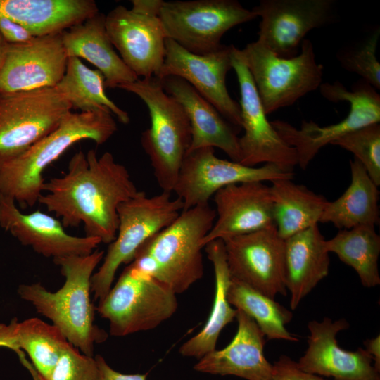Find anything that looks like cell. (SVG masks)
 <instances>
[{"label":"cell","instance_id":"obj_31","mask_svg":"<svg viewBox=\"0 0 380 380\" xmlns=\"http://www.w3.org/2000/svg\"><path fill=\"white\" fill-rule=\"evenodd\" d=\"M104 82L99 70L88 68L80 58L69 57L65 74L56 87L65 96L72 109L81 112L108 109L120 122L128 124L129 114L106 96Z\"/></svg>","mask_w":380,"mask_h":380},{"label":"cell","instance_id":"obj_17","mask_svg":"<svg viewBox=\"0 0 380 380\" xmlns=\"http://www.w3.org/2000/svg\"><path fill=\"white\" fill-rule=\"evenodd\" d=\"M334 0H261L251 10L260 18L257 41L279 57L289 58L308 32L332 22Z\"/></svg>","mask_w":380,"mask_h":380},{"label":"cell","instance_id":"obj_1","mask_svg":"<svg viewBox=\"0 0 380 380\" xmlns=\"http://www.w3.org/2000/svg\"><path fill=\"white\" fill-rule=\"evenodd\" d=\"M38 203L61 217L65 228L84 226L86 236L110 243L118 228V206L139 191L125 165L112 153H75L61 177L44 182Z\"/></svg>","mask_w":380,"mask_h":380},{"label":"cell","instance_id":"obj_5","mask_svg":"<svg viewBox=\"0 0 380 380\" xmlns=\"http://www.w3.org/2000/svg\"><path fill=\"white\" fill-rule=\"evenodd\" d=\"M117 88L136 94L148 107L151 125L141 134V146L159 186L172 193L191 143V125L184 108L156 77L138 78Z\"/></svg>","mask_w":380,"mask_h":380},{"label":"cell","instance_id":"obj_22","mask_svg":"<svg viewBox=\"0 0 380 380\" xmlns=\"http://www.w3.org/2000/svg\"><path fill=\"white\" fill-rule=\"evenodd\" d=\"M238 329L232 341L215 350L194 365L196 371L215 375H234L246 380H270L272 365L264 355L265 335L255 322L241 310L235 317Z\"/></svg>","mask_w":380,"mask_h":380},{"label":"cell","instance_id":"obj_6","mask_svg":"<svg viewBox=\"0 0 380 380\" xmlns=\"http://www.w3.org/2000/svg\"><path fill=\"white\" fill-rule=\"evenodd\" d=\"M179 198L162 191L153 196L140 193L121 203L118 208V228L109 243L97 272L91 279V291L101 301L112 287L115 273L122 264H129L136 252L148 239L170 225L183 210Z\"/></svg>","mask_w":380,"mask_h":380},{"label":"cell","instance_id":"obj_12","mask_svg":"<svg viewBox=\"0 0 380 380\" xmlns=\"http://www.w3.org/2000/svg\"><path fill=\"white\" fill-rule=\"evenodd\" d=\"M293 172H286L274 164L250 167L217 158L214 148L189 152L184 159L172 192L183 202L186 210L208 204L220 189L247 182L292 179Z\"/></svg>","mask_w":380,"mask_h":380},{"label":"cell","instance_id":"obj_24","mask_svg":"<svg viewBox=\"0 0 380 380\" xmlns=\"http://www.w3.org/2000/svg\"><path fill=\"white\" fill-rule=\"evenodd\" d=\"M106 15L97 13L62 32L68 58H84L103 75L106 88L132 82L139 77L114 50L106 30Z\"/></svg>","mask_w":380,"mask_h":380},{"label":"cell","instance_id":"obj_33","mask_svg":"<svg viewBox=\"0 0 380 380\" xmlns=\"http://www.w3.org/2000/svg\"><path fill=\"white\" fill-rule=\"evenodd\" d=\"M227 296L229 304L250 316L267 339L298 341L285 327L292 312L274 299L232 278Z\"/></svg>","mask_w":380,"mask_h":380},{"label":"cell","instance_id":"obj_23","mask_svg":"<svg viewBox=\"0 0 380 380\" xmlns=\"http://www.w3.org/2000/svg\"><path fill=\"white\" fill-rule=\"evenodd\" d=\"M160 81L165 92L181 104L189 118L191 143L188 153L198 148L215 147L232 160L239 163L241 155L236 129L219 111L183 79L169 76Z\"/></svg>","mask_w":380,"mask_h":380},{"label":"cell","instance_id":"obj_16","mask_svg":"<svg viewBox=\"0 0 380 380\" xmlns=\"http://www.w3.org/2000/svg\"><path fill=\"white\" fill-rule=\"evenodd\" d=\"M105 25L113 46L139 78L158 77L167 39L159 13L120 5L106 15Z\"/></svg>","mask_w":380,"mask_h":380},{"label":"cell","instance_id":"obj_38","mask_svg":"<svg viewBox=\"0 0 380 380\" xmlns=\"http://www.w3.org/2000/svg\"><path fill=\"white\" fill-rule=\"evenodd\" d=\"M0 33L8 44H25L35 37L20 23L6 18H0Z\"/></svg>","mask_w":380,"mask_h":380},{"label":"cell","instance_id":"obj_41","mask_svg":"<svg viewBox=\"0 0 380 380\" xmlns=\"http://www.w3.org/2000/svg\"><path fill=\"white\" fill-rule=\"evenodd\" d=\"M8 47V44L0 33V73L4 65Z\"/></svg>","mask_w":380,"mask_h":380},{"label":"cell","instance_id":"obj_19","mask_svg":"<svg viewBox=\"0 0 380 380\" xmlns=\"http://www.w3.org/2000/svg\"><path fill=\"white\" fill-rule=\"evenodd\" d=\"M0 227L21 244L53 260L89 255L101 243L97 238L69 234L61 221L40 210L23 213L13 198L1 194Z\"/></svg>","mask_w":380,"mask_h":380},{"label":"cell","instance_id":"obj_7","mask_svg":"<svg viewBox=\"0 0 380 380\" xmlns=\"http://www.w3.org/2000/svg\"><path fill=\"white\" fill-rule=\"evenodd\" d=\"M266 115L293 105L322 84L323 66L315 58L310 39L296 56L279 57L258 41L241 50Z\"/></svg>","mask_w":380,"mask_h":380},{"label":"cell","instance_id":"obj_20","mask_svg":"<svg viewBox=\"0 0 380 380\" xmlns=\"http://www.w3.org/2000/svg\"><path fill=\"white\" fill-rule=\"evenodd\" d=\"M349 327L345 319L333 322L324 317L322 322H309L308 348L299 359L298 367L318 376L334 380H380L372 357L362 348L348 351L340 348L336 336Z\"/></svg>","mask_w":380,"mask_h":380},{"label":"cell","instance_id":"obj_36","mask_svg":"<svg viewBox=\"0 0 380 380\" xmlns=\"http://www.w3.org/2000/svg\"><path fill=\"white\" fill-rule=\"evenodd\" d=\"M99 370L95 357L80 353L70 344L65 348L48 380H99Z\"/></svg>","mask_w":380,"mask_h":380},{"label":"cell","instance_id":"obj_26","mask_svg":"<svg viewBox=\"0 0 380 380\" xmlns=\"http://www.w3.org/2000/svg\"><path fill=\"white\" fill-rule=\"evenodd\" d=\"M99 12L93 0H0V18L21 24L34 37L62 32Z\"/></svg>","mask_w":380,"mask_h":380},{"label":"cell","instance_id":"obj_25","mask_svg":"<svg viewBox=\"0 0 380 380\" xmlns=\"http://www.w3.org/2000/svg\"><path fill=\"white\" fill-rule=\"evenodd\" d=\"M325 241L317 225L285 240V284L293 310L328 275L330 260Z\"/></svg>","mask_w":380,"mask_h":380},{"label":"cell","instance_id":"obj_10","mask_svg":"<svg viewBox=\"0 0 380 380\" xmlns=\"http://www.w3.org/2000/svg\"><path fill=\"white\" fill-rule=\"evenodd\" d=\"M71 109L56 87L0 94V168L53 131Z\"/></svg>","mask_w":380,"mask_h":380},{"label":"cell","instance_id":"obj_3","mask_svg":"<svg viewBox=\"0 0 380 380\" xmlns=\"http://www.w3.org/2000/svg\"><path fill=\"white\" fill-rule=\"evenodd\" d=\"M117 129L108 109L68 112L53 131L0 168V194L13 198L21 209L33 207L42 194L47 167L76 142L90 139L101 145Z\"/></svg>","mask_w":380,"mask_h":380},{"label":"cell","instance_id":"obj_11","mask_svg":"<svg viewBox=\"0 0 380 380\" xmlns=\"http://www.w3.org/2000/svg\"><path fill=\"white\" fill-rule=\"evenodd\" d=\"M159 18L168 39L204 55L218 49L231 28L257 18L236 0L163 1Z\"/></svg>","mask_w":380,"mask_h":380},{"label":"cell","instance_id":"obj_34","mask_svg":"<svg viewBox=\"0 0 380 380\" xmlns=\"http://www.w3.org/2000/svg\"><path fill=\"white\" fill-rule=\"evenodd\" d=\"M353 153L373 182L380 185V125L373 123L353 131L333 141Z\"/></svg>","mask_w":380,"mask_h":380},{"label":"cell","instance_id":"obj_15","mask_svg":"<svg viewBox=\"0 0 380 380\" xmlns=\"http://www.w3.org/2000/svg\"><path fill=\"white\" fill-rule=\"evenodd\" d=\"M232 46L222 44L211 53H192L175 41H165L163 65L158 76L162 80L169 76L179 77L210 102L235 129H241L239 103L229 95L226 85L228 71L232 68Z\"/></svg>","mask_w":380,"mask_h":380},{"label":"cell","instance_id":"obj_8","mask_svg":"<svg viewBox=\"0 0 380 380\" xmlns=\"http://www.w3.org/2000/svg\"><path fill=\"white\" fill-rule=\"evenodd\" d=\"M177 307L173 291L130 262L96 310L108 319L111 335L125 336L157 327Z\"/></svg>","mask_w":380,"mask_h":380},{"label":"cell","instance_id":"obj_29","mask_svg":"<svg viewBox=\"0 0 380 380\" xmlns=\"http://www.w3.org/2000/svg\"><path fill=\"white\" fill-rule=\"evenodd\" d=\"M351 182L336 200L328 201L319 222L331 223L339 229L379 223V191L362 165L350 160Z\"/></svg>","mask_w":380,"mask_h":380},{"label":"cell","instance_id":"obj_2","mask_svg":"<svg viewBox=\"0 0 380 380\" xmlns=\"http://www.w3.org/2000/svg\"><path fill=\"white\" fill-rule=\"evenodd\" d=\"M104 257V251L94 250L86 255H72L53 260L65 278L63 285L51 292L40 283L21 284L20 297L49 319L68 341L82 353L93 356L94 346L105 341L106 332L95 323L91 300V279Z\"/></svg>","mask_w":380,"mask_h":380},{"label":"cell","instance_id":"obj_9","mask_svg":"<svg viewBox=\"0 0 380 380\" xmlns=\"http://www.w3.org/2000/svg\"><path fill=\"white\" fill-rule=\"evenodd\" d=\"M319 89L329 101L350 103V112L343 120L324 127L312 120H303L300 129L282 120L270 122L280 137L295 148L298 165L303 170L306 169L324 146L353 131L380 121V96L363 80L355 83L351 91L338 81L333 84L322 83Z\"/></svg>","mask_w":380,"mask_h":380},{"label":"cell","instance_id":"obj_28","mask_svg":"<svg viewBox=\"0 0 380 380\" xmlns=\"http://www.w3.org/2000/svg\"><path fill=\"white\" fill-rule=\"evenodd\" d=\"M205 251L211 261L215 272V298L209 317L196 335L184 343L179 353L185 357L201 358L216 350V343L224 327L236 317L237 310L227 300L231 282L224 242L215 239L205 244Z\"/></svg>","mask_w":380,"mask_h":380},{"label":"cell","instance_id":"obj_30","mask_svg":"<svg viewBox=\"0 0 380 380\" xmlns=\"http://www.w3.org/2000/svg\"><path fill=\"white\" fill-rule=\"evenodd\" d=\"M271 182L274 222L282 239L317 225L329 201L292 179Z\"/></svg>","mask_w":380,"mask_h":380},{"label":"cell","instance_id":"obj_27","mask_svg":"<svg viewBox=\"0 0 380 380\" xmlns=\"http://www.w3.org/2000/svg\"><path fill=\"white\" fill-rule=\"evenodd\" d=\"M70 344L56 327L37 317L0 324V347L25 350L39 380L49 379L62 351Z\"/></svg>","mask_w":380,"mask_h":380},{"label":"cell","instance_id":"obj_39","mask_svg":"<svg viewBox=\"0 0 380 380\" xmlns=\"http://www.w3.org/2000/svg\"><path fill=\"white\" fill-rule=\"evenodd\" d=\"M95 359L99 370V380H146V374H122L110 367L101 355H96Z\"/></svg>","mask_w":380,"mask_h":380},{"label":"cell","instance_id":"obj_13","mask_svg":"<svg viewBox=\"0 0 380 380\" xmlns=\"http://www.w3.org/2000/svg\"><path fill=\"white\" fill-rule=\"evenodd\" d=\"M231 61L239 85L241 129L244 130L239 138V163L250 167L263 163L274 164L286 172H293L298 165L296 151L268 121L241 49L233 45Z\"/></svg>","mask_w":380,"mask_h":380},{"label":"cell","instance_id":"obj_14","mask_svg":"<svg viewBox=\"0 0 380 380\" xmlns=\"http://www.w3.org/2000/svg\"><path fill=\"white\" fill-rule=\"evenodd\" d=\"M222 241L231 278L273 299L286 295L285 240L275 224Z\"/></svg>","mask_w":380,"mask_h":380},{"label":"cell","instance_id":"obj_4","mask_svg":"<svg viewBox=\"0 0 380 380\" xmlns=\"http://www.w3.org/2000/svg\"><path fill=\"white\" fill-rule=\"evenodd\" d=\"M215 218L209 203L182 210L139 247L131 262L175 294L184 293L203 275L201 241Z\"/></svg>","mask_w":380,"mask_h":380},{"label":"cell","instance_id":"obj_18","mask_svg":"<svg viewBox=\"0 0 380 380\" xmlns=\"http://www.w3.org/2000/svg\"><path fill=\"white\" fill-rule=\"evenodd\" d=\"M62 32L35 37L25 44H8L0 73V94L56 87L68 58Z\"/></svg>","mask_w":380,"mask_h":380},{"label":"cell","instance_id":"obj_32","mask_svg":"<svg viewBox=\"0 0 380 380\" xmlns=\"http://www.w3.org/2000/svg\"><path fill=\"white\" fill-rule=\"evenodd\" d=\"M325 246L329 253H334L357 272L365 287L380 284L378 268L380 236L374 226L360 225L340 229L332 239L326 240Z\"/></svg>","mask_w":380,"mask_h":380},{"label":"cell","instance_id":"obj_40","mask_svg":"<svg viewBox=\"0 0 380 380\" xmlns=\"http://www.w3.org/2000/svg\"><path fill=\"white\" fill-rule=\"evenodd\" d=\"M365 350L372 357L374 365L380 371V336L367 339L364 342Z\"/></svg>","mask_w":380,"mask_h":380},{"label":"cell","instance_id":"obj_21","mask_svg":"<svg viewBox=\"0 0 380 380\" xmlns=\"http://www.w3.org/2000/svg\"><path fill=\"white\" fill-rule=\"evenodd\" d=\"M216 218L201 241L204 247L224 239L256 232L274 224L270 186L263 182L232 184L213 196Z\"/></svg>","mask_w":380,"mask_h":380},{"label":"cell","instance_id":"obj_37","mask_svg":"<svg viewBox=\"0 0 380 380\" xmlns=\"http://www.w3.org/2000/svg\"><path fill=\"white\" fill-rule=\"evenodd\" d=\"M270 380H326L302 370L298 363L289 357L281 355L272 365Z\"/></svg>","mask_w":380,"mask_h":380},{"label":"cell","instance_id":"obj_35","mask_svg":"<svg viewBox=\"0 0 380 380\" xmlns=\"http://www.w3.org/2000/svg\"><path fill=\"white\" fill-rule=\"evenodd\" d=\"M379 31L355 48L343 50L337 58L347 71L356 73L375 89H380V63L376 56Z\"/></svg>","mask_w":380,"mask_h":380}]
</instances>
